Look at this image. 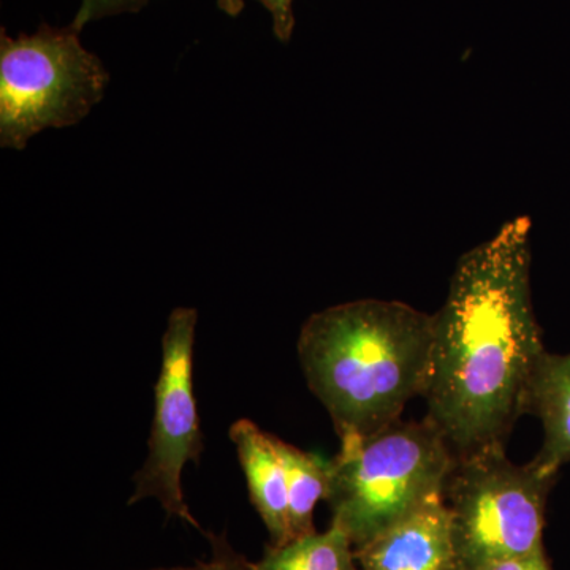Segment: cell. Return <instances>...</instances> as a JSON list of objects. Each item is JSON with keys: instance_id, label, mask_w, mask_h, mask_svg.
<instances>
[{"instance_id": "cell-15", "label": "cell", "mask_w": 570, "mask_h": 570, "mask_svg": "<svg viewBox=\"0 0 570 570\" xmlns=\"http://www.w3.org/2000/svg\"><path fill=\"white\" fill-rule=\"evenodd\" d=\"M475 570H553L551 569L546 550L535 551L521 557L502 558V560L487 562Z\"/></svg>"}, {"instance_id": "cell-14", "label": "cell", "mask_w": 570, "mask_h": 570, "mask_svg": "<svg viewBox=\"0 0 570 570\" xmlns=\"http://www.w3.org/2000/svg\"><path fill=\"white\" fill-rule=\"evenodd\" d=\"M268 10L276 39L287 43L295 28L294 0H258Z\"/></svg>"}, {"instance_id": "cell-4", "label": "cell", "mask_w": 570, "mask_h": 570, "mask_svg": "<svg viewBox=\"0 0 570 570\" xmlns=\"http://www.w3.org/2000/svg\"><path fill=\"white\" fill-rule=\"evenodd\" d=\"M558 474L535 460L513 463L505 448L456 456L444 493L455 570L546 550L547 501Z\"/></svg>"}, {"instance_id": "cell-9", "label": "cell", "mask_w": 570, "mask_h": 570, "mask_svg": "<svg viewBox=\"0 0 570 570\" xmlns=\"http://www.w3.org/2000/svg\"><path fill=\"white\" fill-rule=\"evenodd\" d=\"M528 412L540 420L543 430L534 460L560 472L570 463V354H543L532 377Z\"/></svg>"}, {"instance_id": "cell-1", "label": "cell", "mask_w": 570, "mask_h": 570, "mask_svg": "<svg viewBox=\"0 0 570 570\" xmlns=\"http://www.w3.org/2000/svg\"><path fill=\"white\" fill-rule=\"evenodd\" d=\"M531 220L521 216L456 262L434 318L426 419L456 456L505 448L528 414L547 348L531 292Z\"/></svg>"}, {"instance_id": "cell-16", "label": "cell", "mask_w": 570, "mask_h": 570, "mask_svg": "<svg viewBox=\"0 0 570 570\" xmlns=\"http://www.w3.org/2000/svg\"><path fill=\"white\" fill-rule=\"evenodd\" d=\"M219 9L228 17H238L245 9V0H219Z\"/></svg>"}, {"instance_id": "cell-2", "label": "cell", "mask_w": 570, "mask_h": 570, "mask_svg": "<svg viewBox=\"0 0 570 570\" xmlns=\"http://www.w3.org/2000/svg\"><path fill=\"white\" fill-rule=\"evenodd\" d=\"M433 332V314L385 299H356L307 318L296 343L299 365L340 439L377 433L423 396Z\"/></svg>"}, {"instance_id": "cell-11", "label": "cell", "mask_w": 570, "mask_h": 570, "mask_svg": "<svg viewBox=\"0 0 570 570\" xmlns=\"http://www.w3.org/2000/svg\"><path fill=\"white\" fill-rule=\"evenodd\" d=\"M253 570H358L355 549L346 532L330 524L324 532L296 538L285 546H269Z\"/></svg>"}, {"instance_id": "cell-6", "label": "cell", "mask_w": 570, "mask_h": 570, "mask_svg": "<svg viewBox=\"0 0 570 570\" xmlns=\"http://www.w3.org/2000/svg\"><path fill=\"white\" fill-rule=\"evenodd\" d=\"M198 313L176 307L163 336V366L154 389V417L148 456L134 475L127 504L156 499L167 517L200 530L184 499L183 472L198 463L204 450L200 415L194 393V346Z\"/></svg>"}, {"instance_id": "cell-13", "label": "cell", "mask_w": 570, "mask_h": 570, "mask_svg": "<svg viewBox=\"0 0 570 570\" xmlns=\"http://www.w3.org/2000/svg\"><path fill=\"white\" fill-rule=\"evenodd\" d=\"M149 0H81L80 9L75 14L71 26L82 31L91 21L104 20L122 13H137L148 6Z\"/></svg>"}, {"instance_id": "cell-12", "label": "cell", "mask_w": 570, "mask_h": 570, "mask_svg": "<svg viewBox=\"0 0 570 570\" xmlns=\"http://www.w3.org/2000/svg\"><path fill=\"white\" fill-rule=\"evenodd\" d=\"M209 543H212V557L206 561H197L193 566L186 568H160L148 570H253L250 562L238 553L234 547L228 543L224 534H206Z\"/></svg>"}, {"instance_id": "cell-10", "label": "cell", "mask_w": 570, "mask_h": 570, "mask_svg": "<svg viewBox=\"0 0 570 570\" xmlns=\"http://www.w3.org/2000/svg\"><path fill=\"white\" fill-rule=\"evenodd\" d=\"M276 445L287 479L292 538L313 534L316 532L314 512L318 502L325 501L328 494L332 460L305 452L279 438H276Z\"/></svg>"}, {"instance_id": "cell-8", "label": "cell", "mask_w": 570, "mask_h": 570, "mask_svg": "<svg viewBox=\"0 0 570 570\" xmlns=\"http://www.w3.org/2000/svg\"><path fill=\"white\" fill-rule=\"evenodd\" d=\"M245 474L250 502L268 531L269 546L294 540L288 520L287 479L276 436L261 430L249 419L236 420L228 431Z\"/></svg>"}, {"instance_id": "cell-7", "label": "cell", "mask_w": 570, "mask_h": 570, "mask_svg": "<svg viewBox=\"0 0 570 570\" xmlns=\"http://www.w3.org/2000/svg\"><path fill=\"white\" fill-rule=\"evenodd\" d=\"M362 570H455L444 494L355 550Z\"/></svg>"}, {"instance_id": "cell-3", "label": "cell", "mask_w": 570, "mask_h": 570, "mask_svg": "<svg viewBox=\"0 0 570 570\" xmlns=\"http://www.w3.org/2000/svg\"><path fill=\"white\" fill-rule=\"evenodd\" d=\"M456 455L430 420L396 422L341 439L325 501L332 523L363 549L445 493Z\"/></svg>"}, {"instance_id": "cell-5", "label": "cell", "mask_w": 570, "mask_h": 570, "mask_svg": "<svg viewBox=\"0 0 570 570\" xmlns=\"http://www.w3.org/2000/svg\"><path fill=\"white\" fill-rule=\"evenodd\" d=\"M108 71L73 26L0 36V145L26 148L48 127L73 126L102 100Z\"/></svg>"}]
</instances>
